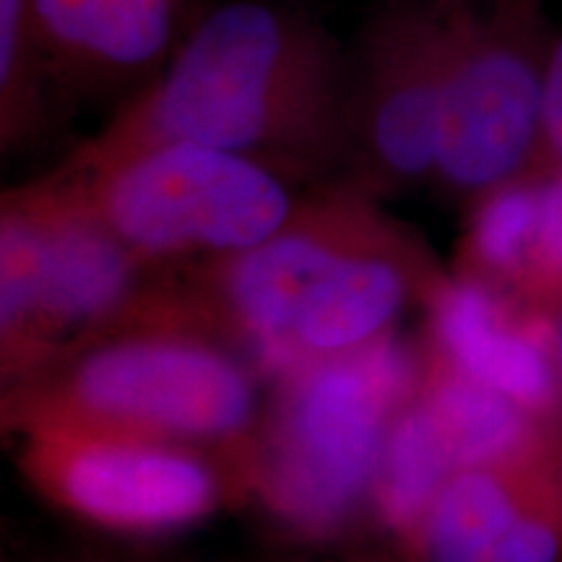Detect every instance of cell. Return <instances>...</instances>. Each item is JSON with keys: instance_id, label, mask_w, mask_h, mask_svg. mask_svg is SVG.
<instances>
[{"instance_id": "1", "label": "cell", "mask_w": 562, "mask_h": 562, "mask_svg": "<svg viewBox=\"0 0 562 562\" xmlns=\"http://www.w3.org/2000/svg\"><path fill=\"white\" fill-rule=\"evenodd\" d=\"M191 140L292 180L347 167V42L297 0H214L157 79L74 157Z\"/></svg>"}, {"instance_id": "2", "label": "cell", "mask_w": 562, "mask_h": 562, "mask_svg": "<svg viewBox=\"0 0 562 562\" xmlns=\"http://www.w3.org/2000/svg\"><path fill=\"white\" fill-rule=\"evenodd\" d=\"M256 370L206 326L186 292L11 383L5 425L89 422L250 453L261 425Z\"/></svg>"}, {"instance_id": "3", "label": "cell", "mask_w": 562, "mask_h": 562, "mask_svg": "<svg viewBox=\"0 0 562 562\" xmlns=\"http://www.w3.org/2000/svg\"><path fill=\"white\" fill-rule=\"evenodd\" d=\"M91 209L68 172L0 201V347L5 381L178 300Z\"/></svg>"}, {"instance_id": "4", "label": "cell", "mask_w": 562, "mask_h": 562, "mask_svg": "<svg viewBox=\"0 0 562 562\" xmlns=\"http://www.w3.org/2000/svg\"><path fill=\"white\" fill-rule=\"evenodd\" d=\"M425 355L389 334L279 378L250 442L248 490L300 531L339 529L372 503L396 414L417 396Z\"/></svg>"}, {"instance_id": "5", "label": "cell", "mask_w": 562, "mask_h": 562, "mask_svg": "<svg viewBox=\"0 0 562 562\" xmlns=\"http://www.w3.org/2000/svg\"><path fill=\"white\" fill-rule=\"evenodd\" d=\"M91 209L151 269L206 266L263 243L294 214L290 175L191 140H159L60 167Z\"/></svg>"}, {"instance_id": "6", "label": "cell", "mask_w": 562, "mask_h": 562, "mask_svg": "<svg viewBox=\"0 0 562 562\" xmlns=\"http://www.w3.org/2000/svg\"><path fill=\"white\" fill-rule=\"evenodd\" d=\"M446 70L435 182L484 195L544 151L552 34L542 0H440Z\"/></svg>"}, {"instance_id": "7", "label": "cell", "mask_w": 562, "mask_h": 562, "mask_svg": "<svg viewBox=\"0 0 562 562\" xmlns=\"http://www.w3.org/2000/svg\"><path fill=\"white\" fill-rule=\"evenodd\" d=\"M11 430L34 490L110 529H180L209 516L227 490H248L250 453L68 419Z\"/></svg>"}, {"instance_id": "8", "label": "cell", "mask_w": 562, "mask_h": 562, "mask_svg": "<svg viewBox=\"0 0 562 562\" xmlns=\"http://www.w3.org/2000/svg\"><path fill=\"white\" fill-rule=\"evenodd\" d=\"M446 70L440 0H372L347 42V167L364 193L435 180Z\"/></svg>"}, {"instance_id": "9", "label": "cell", "mask_w": 562, "mask_h": 562, "mask_svg": "<svg viewBox=\"0 0 562 562\" xmlns=\"http://www.w3.org/2000/svg\"><path fill=\"white\" fill-rule=\"evenodd\" d=\"M214 0H32L53 97L125 102L157 79Z\"/></svg>"}, {"instance_id": "10", "label": "cell", "mask_w": 562, "mask_h": 562, "mask_svg": "<svg viewBox=\"0 0 562 562\" xmlns=\"http://www.w3.org/2000/svg\"><path fill=\"white\" fill-rule=\"evenodd\" d=\"M430 355L503 393L526 412H542L558 393L550 339L521 321L480 279L463 277L430 290Z\"/></svg>"}, {"instance_id": "11", "label": "cell", "mask_w": 562, "mask_h": 562, "mask_svg": "<svg viewBox=\"0 0 562 562\" xmlns=\"http://www.w3.org/2000/svg\"><path fill=\"white\" fill-rule=\"evenodd\" d=\"M419 398L451 453L456 472L518 463L529 451V412L432 355H425Z\"/></svg>"}, {"instance_id": "12", "label": "cell", "mask_w": 562, "mask_h": 562, "mask_svg": "<svg viewBox=\"0 0 562 562\" xmlns=\"http://www.w3.org/2000/svg\"><path fill=\"white\" fill-rule=\"evenodd\" d=\"M456 467L419 391L393 419L385 438L372 505L393 531H417Z\"/></svg>"}, {"instance_id": "13", "label": "cell", "mask_w": 562, "mask_h": 562, "mask_svg": "<svg viewBox=\"0 0 562 562\" xmlns=\"http://www.w3.org/2000/svg\"><path fill=\"white\" fill-rule=\"evenodd\" d=\"M53 91L32 0H0V144L19 149L45 131Z\"/></svg>"}, {"instance_id": "14", "label": "cell", "mask_w": 562, "mask_h": 562, "mask_svg": "<svg viewBox=\"0 0 562 562\" xmlns=\"http://www.w3.org/2000/svg\"><path fill=\"white\" fill-rule=\"evenodd\" d=\"M537 211L539 186L524 178L480 195L469 232V256L474 266L495 277H526L537 235Z\"/></svg>"}, {"instance_id": "15", "label": "cell", "mask_w": 562, "mask_h": 562, "mask_svg": "<svg viewBox=\"0 0 562 562\" xmlns=\"http://www.w3.org/2000/svg\"><path fill=\"white\" fill-rule=\"evenodd\" d=\"M558 533L544 518L524 510L501 529L482 533L456 550L430 554V562H554Z\"/></svg>"}, {"instance_id": "16", "label": "cell", "mask_w": 562, "mask_h": 562, "mask_svg": "<svg viewBox=\"0 0 562 562\" xmlns=\"http://www.w3.org/2000/svg\"><path fill=\"white\" fill-rule=\"evenodd\" d=\"M539 211L537 235H533L529 273L539 281L562 284V170L537 182Z\"/></svg>"}, {"instance_id": "17", "label": "cell", "mask_w": 562, "mask_h": 562, "mask_svg": "<svg viewBox=\"0 0 562 562\" xmlns=\"http://www.w3.org/2000/svg\"><path fill=\"white\" fill-rule=\"evenodd\" d=\"M544 151L562 170V30H554L544 87Z\"/></svg>"}]
</instances>
